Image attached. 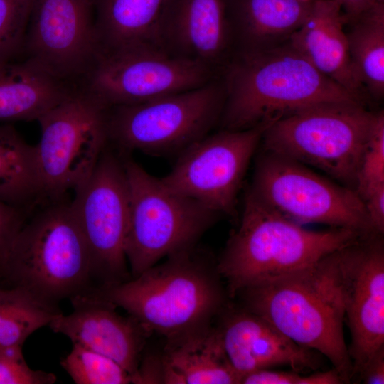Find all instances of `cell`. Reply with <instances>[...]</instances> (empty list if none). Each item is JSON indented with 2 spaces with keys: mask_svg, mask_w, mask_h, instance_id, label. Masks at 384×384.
I'll return each mask as SVG.
<instances>
[{
  "mask_svg": "<svg viewBox=\"0 0 384 384\" xmlns=\"http://www.w3.org/2000/svg\"><path fill=\"white\" fill-rule=\"evenodd\" d=\"M217 261L196 246L139 276L90 292L127 311L150 334L174 343L209 331L230 303Z\"/></svg>",
  "mask_w": 384,
  "mask_h": 384,
  "instance_id": "6da1fadb",
  "label": "cell"
},
{
  "mask_svg": "<svg viewBox=\"0 0 384 384\" xmlns=\"http://www.w3.org/2000/svg\"><path fill=\"white\" fill-rule=\"evenodd\" d=\"M222 129L244 130L326 102L363 101L289 44L243 51L226 69Z\"/></svg>",
  "mask_w": 384,
  "mask_h": 384,
  "instance_id": "7a4b0ae2",
  "label": "cell"
},
{
  "mask_svg": "<svg viewBox=\"0 0 384 384\" xmlns=\"http://www.w3.org/2000/svg\"><path fill=\"white\" fill-rule=\"evenodd\" d=\"M303 225L247 191L239 225L217 261L230 299L245 288L310 268L365 235L345 228L314 230Z\"/></svg>",
  "mask_w": 384,
  "mask_h": 384,
  "instance_id": "3957f363",
  "label": "cell"
},
{
  "mask_svg": "<svg viewBox=\"0 0 384 384\" xmlns=\"http://www.w3.org/2000/svg\"><path fill=\"white\" fill-rule=\"evenodd\" d=\"M322 259L303 271L245 288L235 297L294 342L324 356L348 383L353 365L343 311Z\"/></svg>",
  "mask_w": 384,
  "mask_h": 384,
  "instance_id": "277c9868",
  "label": "cell"
},
{
  "mask_svg": "<svg viewBox=\"0 0 384 384\" xmlns=\"http://www.w3.org/2000/svg\"><path fill=\"white\" fill-rule=\"evenodd\" d=\"M44 203L16 236L0 273L13 286L55 304L91 288V260L70 203Z\"/></svg>",
  "mask_w": 384,
  "mask_h": 384,
  "instance_id": "5b68a950",
  "label": "cell"
},
{
  "mask_svg": "<svg viewBox=\"0 0 384 384\" xmlns=\"http://www.w3.org/2000/svg\"><path fill=\"white\" fill-rule=\"evenodd\" d=\"M373 114L358 102L315 105L270 125L260 143L356 191Z\"/></svg>",
  "mask_w": 384,
  "mask_h": 384,
  "instance_id": "8992f818",
  "label": "cell"
},
{
  "mask_svg": "<svg viewBox=\"0 0 384 384\" xmlns=\"http://www.w3.org/2000/svg\"><path fill=\"white\" fill-rule=\"evenodd\" d=\"M122 155L129 208L125 255L132 278L174 253L196 246L221 216L169 188Z\"/></svg>",
  "mask_w": 384,
  "mask_h": 384,
  "instance_id": "52a82bcc",
  "label": "cell"
},
{
  "mask_svg": "<svg viewBox=\"0 0 384 384\" xmlns=\"http://www.w3.org/2000/svg\"><path fill=\"white\" fill-rule=\"evenodd\" d=\"M223 82L206 84L141 103L107 107L109 143L124 154H180L220 123Z\"/></svg>",
  "mask_w": 384,
  "mask_h": 384,
  "instance_id": "ba28073f",
  "label": "cell"
},
{
  "mask_svg": "<svg viewBox=\"0 0 384 384\" xmlns=\"http://www.w3.org/2000/svg\"><path fill=\"white\" fill-rule=\"evenodd\" d=\"M33 146L41 201L63 199L90 176L109 144L107 107L80 90L38 119Z\"/></svg>",
  "mask_w": 384,
  "mask_h": 384,
  "instance_id": "9c48e42d",
  "label": "cell"
},
{
  "mask_svg": "<svg viewBox=\"0 0 384 384\" xmlns=\"http://www.w3.org/2000/svg\"><path fill=\"white\" fill-rule=\"evenodd\" d=\"M248 191L265 204L302 225L317 223L363 235L378 233L355 191L279 154L260 151Z\"/></svg>",
  "mask_w": 384,
  "mask_h": 384,
  "instance_id": "30bf717a",
  "label": "cell"
},
{
  "mask_svg": "<svg viewBox=\"0 0 384 384\" xmlns=\"http://www.w3.org/2000/svg\"><path fill=\"white\" fill-rule=\"evenodd\" d=\"M86 242L94 288L132 278L125 255L129 198L122 155L107 147L70 202Z\"/></svg>",
  "mask_w": 384,
  "mask_h": 384,
  "instance_id": "8fae6325",
  "label": "cell"
},
{
  "mask_svg": "<svg viewBox=\"0 0 384 384\" xmlns=\"http://www.w3.org/2000/svg\"><path fill=\"white\" fill-rule=\"evenodd\" d=\"M351 334V380L384 346L383 234L371 233L322 259Z\"/></svg>",
  "mask_w": 384,
  "mask_h": 384,
  "instance_id": "7c38bea8",
  "label": "cell"
},
{
  "mask_svg": "<svg viewBox=\"0 0 384 384\" xmlns=\"http://www.w3.org/2000/svg\"><path fill=\"white\" fill-rule=\"evenodd\" d=\"M214 71L157 46H136L100 54L82 90L106 107L132 105L201 87Z\"/></svg>",
  "mask_w": 384,
  "mask_h": 384,
  "instance_id": "4fadbf2b",
  "label": "cell"
},
{
  "mask_svg": "<svg viewBox=\"0 0 384 384\" xmlns=\"http://www.w3.org/2000/svg\"><path fill=\"white\" fill-rule=\"evenodd\" d=\"M222 129L208 134L179 154L161 181L220 215H235L237 198L250 161L266 129Z\"/></svg>",
  "mask_w": 384,
  "mask_h": 384,
  "instance_id": "5bb4252c",
  "label": "cell"
},
{
  "mask_svg": "<svg viewBox=\"0 0 384 384\" xmlns=\"http://www.w3.org/2000/svg\"><path fill=\"white\" fill-rule=\"evenodd\" d=\"M94 0H31L27 60L53 77L85 75L100 55Z\"/></svg>",
  "mask_w": 384,
  "mask_h": 384,
  "instance_id": "9a60e30c",
  "label": "cell"
},
{
  "mask_svg": "<svg viewBox=\"0 0 384 384\" xmlns=\"http://www.w3.org/2000/svg\"><path fill=\"white\" fill-rule=\"evenodd\" d=\"M215 323L225 355L241 378L279 366H289L299 373L320 367V353L294 342L268 321L242 306L230 302Z\"/></svg>",
  "mask_w": 384,
  "mask_h": 384,
  "instance_id": "2e32d148",
  "label": "cell"
},
{
  "mask_svg": "<svg viewBox=\"0 0 384 384\" xmlns=\"http://www.w3.org/2000/svg\"><path fill=\"white\" fill-rule=\"evenodd\" d=\"M73 311L58 314L49 324L55 333L78 344L105 355L135 376L146 339L151 334L135 319L124 317L111 303L90 292L72 298Z\"/></svg>",
  "mask_w": 384,
  "mask_h": 384,
  "instance_id": "e0dca14e",
  "label": "cell"
},
{
  "mask_svg": "<svg viewBox=\"0 0 384 384\" xmlns=\"http://www.w3.org/2000/svg\"><path fill=\"white\" fill-rule=\"evenodd\" d=\"M227 0H166L159 23V47L213 70L229 46Z\"/></svg>",
  "mask_w": 384,
  "mask_h": 384,
  "instance_id": "ac0fdd59",
  "label": "cell"
},
{
  "mask_svg": "<svg viewBox=\"0 0 384 384\" xmlns=\"http://www.w3.org/2000/svg\"><path fill=\"white\" fill-rule=\"evenodd\" d=\"M339 0H314L303 24L289 36V45L319 71L361 99V84L343 30L346 16Z\"/></svg>",
  "mask_w": 384,
  "mask_h": 384,
  "instance_id": "d6986e66",
  "label": "cell"
},
{
  "mask_svg": "<svg viewBox=\"0 0 384 384\" xmlns=\"http://www.w3.org/2000/svg\"><path fill=\"white\" fill-rule=\"evenodd\" d=\"M157 360L159 383L240 384L214 325L200 335L166 343Z\"/></svg>",
  "mask_w": 384,
  "mask_h": 384,
  "instance_id": "ffe728a7",
  "label": "cell"
},
{
  "mask_svg": "<svg viewBox=\"0 0 384 384\" xmlns=\"http://www.w3.org/2000/svg\"><path fill=\"white\" fill-rule=\"evenodd\" d=\"M73 92L28 60L0 61V120H38Z\"/></svg>",
  "mask_w": 384,
  "mask_h": 384,
  "instance_id": "44dd1931",
  "label": "cell"
},
{
  "mask_svg": "<svg viewBox=\"0 0 384 384\" xmlns=\"http://www.w3.org/2000/svg\"><path fill=\"white\" fill-rule=\"evenodd\" d=\"M165 2L166 0H94L100 55L136 46L159 47V23Z\"/></svg>",
  "mask_w": 384,
  "mask_h": 384,
  "instance_id": "7402d4cb",
  "label": "cell"
},
{
  "mask_svg": "<svg viewBox=\"0 0 384 384\" xmlns=\"http://www.w3.org/2000/svg\"><path fill=\"white\" fill-rule=\"evenodd\" d=\"M312 2L299 0H240L236 14L244 51L263 48L269 41L290 36L307 18Z\"/></svg>",
  "mask_w": 384,
  "mask_h": 384,
  "instance_id": "603a6c76",
  "label": "cell"
},
{
  "mask_svg": "<svg viewBox=\"0 0 384 384\" xmlns=\"http://www.w3.org/2000/svg\"><path fill=\"white\" fill-rule=\"evenodd\" d=\"M0 201L28 211L41 202L33 146L9 124L0 126Z\"/></svg>",
  "mask_w": 384,
  "mask_h": 384,
  "instance_id": "cb8c5ba5",
  "label": "cell"
},
{
  "mask_svg": "<svg viewBox=\"0 0 384 384\" xmlns=\"http://www.w3.org/2000/svg\"><path fill=\"white\" fill-rule=\"evenodd\" d=\"M347 34L357 77L377 98L384 93V4H374L353 20Z\"/></svg>",
  "mask_w": 384,
  "mask_h": 384,
  "instance_id": "d4e9b609",
  "label": "cell"
},
{
  "mask_svg": "<svg viewBox=\"0 0 384 384\" xmlns=\"http://www.w3.org/2000/svg\"><path fill=\"white\" fill-rule=\"evenodd\" d=\"M60 313L55 304L22 287L0 288V348L22 346L31 334L49 325Z\"/></svg>",
  "mask_w": 384,
  "mask_h": 384,
  "instance_id": "484cf974",
  "label": "cell"
},
{
  "mask_svg": "<svg viewBox=\"0 0 384 384\" xmlns=\"http://www.w3.org/2000/svg\"><path fill=\"white\" fill-rule=\"evenodd\" d=\"M61 366L77 384L132 383L130 374L115 361L78 344Z\"/></svg>",
  "mask_w": 384,
  "mask_h": 384,
  "instance_id": "4316f807",
  "label": "cell"
},
{
  "mask_svg": "<svg viewBox=\"0 0 384 384\" xmlns=\"http://www.w3.org/2000/svg\"><path fill=\"white\" fill-rule=\"evenodd\" d=\"M384 184V113L374 112L359 168L356 192L361 198Z\"/></svg>",
  "mask_w": 384,
  "mask_h": 384,
  "instance_id": "83f0119b",
  "label": "cell"
},
{
  "mask_svg": "<svg viewBox=\"0 0 384 384\" xmlns=\"http://www.w3.org/2000/svg\"><path fill=\"white\" fill-rule=\"evenodd\" d=\"M30 9L31 0H0V61L23 45Z\"/></svg>",
  "mask_w": 384,
  "mask_h": 384,
  "instance_id": "f1b7e54d",
  "label": "cell"
},
{
  "mask_svg": "<svg viewBox=\"0 0 384 384\" xmlns=\"http://www.w3.org/2000/svg\"><path fill=\"white\" fill-rule=\"evenodd\" d=\"M21 347L14 345L0 348V384L54 383V374L29 368Z\"/></svg>",
  "mask_w": 384,
  "mask_h": 384,
  "instance_id": "f546056e",
  "label": "cell"
},
{
  "mask_svg": "<svg viewBox=\"0 0 384 384\" xmlns=\"http://www.w3.org/2000/svg\"><path fill=\"white\" fill-rule=\"evenodd\" d=\"M294 371H277L269 369L244 375L240 384H341L342 378L334 368L331 370L303 375Z\"/></svg>",
  "mask_w": 384,
  "mask_h": 384,
  "instance_id": "4dcf8cb0",
  "label": "cell"
},
{
  "mask_svg": "<svg viewBox=\"0 0 384 384\" xmlns=\"http://www.w3.org/2000/svg\"><path fill=\"white\" fill-rule=\"evenodd\" d=\"M28 213L0 201V269L13 241L28 218Z\"/></svg>",
  "mask_w": 384,
  "mask_h": 384,
  "instance_id": "1f68e13d",
  "label": "cell"
},
{
  "mask_svg": "<svg viewBox=\"0 0 384 384\" xmlns=\"http://www.w3.org/2000/svg\"><path fill=\"white\" fill-rule=\"evenodd\" d=\"M361 200L373 230L384 233V184L366 193Z\"/></svg>",
  "mask_w": 384,
  "mask_h": 384,
  "instance_id": "d6a6232c",
  "label": "cell"
},
{
  "mask_svg": "<svg viewBox=\"0 0 384 384\" xmlns=\"http://www.w3.org/2000/svg\"><path fill=\"white\" fill-rule=\"evenodd\" d=\"M356 380L365 384L384 383V346L367 361Z\"/></svg>",
  "mask_w": 384,
  "mask_h": 384,
  "instance_id": "836d02e7",
  "label": "cell"
},
{
  "mask_svg": "<svg viewBox=\"0 0 384 384\" xmlns=\"http://www.w3.org/2000/svg\"><path fill=\"white\" fill-rule=\"evenodd\" d=\"M352 21L370 7V0H339Z\"/></svg>",
  "mask_w": 384,
  "mask_h": 384,
  "instance_id": "e575fe53",
  "label": "cell"
},
{
  "mask_svg": "<svg viewBox=\"0 0 384 384\" xmlns=\"http://www.w3.org/2000/svg\"><path fill=\"white\" fill-rule=\"evenodd\" d=\"M378 4H384V0H370V6Z\"/></svg>",
  "mask_w": 384,
  "mask_h": 384,
  "instance_id": "d590c367",
  "label": "cell"
},
{
  "mask_svg": "<svg viewBox=\"0 0 384 384\" xmlns=\"http://www.w3.org/2000/svg\"><path fill=\"white\" fill-rule=\"evenodd\" d=\"M301 1H303V2H306V3H311V2H313L314 0H299Z\"/></svg>",
  "mask_w": 384,
  "mask_h": 384,
  "instance_id": "8d00e7d4",
  "label": "cell"
}]
</instances>
